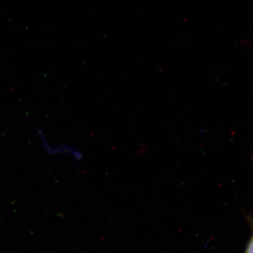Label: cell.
Returning a JSON list of instances; mask_svg holds the SVG:
<instances>
[{
	"label": "cell",
	"mask_w": 253,
	"mask_h": 253,
	"mask_svg": "<svg viewBox=\"0 0 253 253\" xmlns=\"http://www.w3.org/2000/svg\"><path fill=\"white\" fill-rule=\"evenodd\" d=\"M244 253H253V229L252 235L250 238L249 243H248L247 247Z\"/></svg>",
	"instance_id": "obj_1"
},
{
	"label": "cell",
	"mask_w": 253,
	"mask_h": 253,
	"mask_svg": "<svg viewBox=\"0 0 253 253\" xmlns=\"http://www.w3.org/2000/svg\"></svg>",
	"instance_id": "obj_2"
}]
</instances>
